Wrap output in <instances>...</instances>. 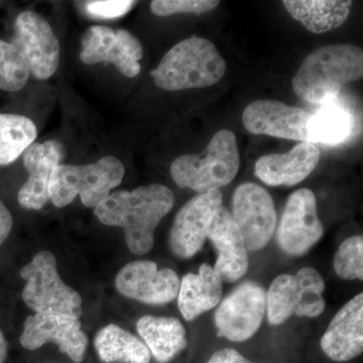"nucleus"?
I'll return each mask as SVG.
<instances>
[{
    "label": "nucleus",
    "mask_w": 363,
    "mask_h": 363,
    "mask_svg": "<svg viewBox=\"0 0 363 363\" xmlns=\"http://www.w3.org/2000/svg\"><path fill=\"white\" fill-rule=\"evenodd\" d=\"M233 217L250 252L267 247L276 231L278 216L271 194L255 183L241 184L233 199Z\"/></svg>",
    "instance_id": "9b49d317"
},
{
    "label": "nucleus",
    "mask_w": 363,
    "mask_h": 363,
    "mask_svg": "<svg viewBox=\"0 0 363 363\" xmlns=\"http://www.w3.org/2000/svg\"><path fill=\"white\" fill-rule=\"evenodd\" d=\"M316 143H298L286 154H272L255 162V176L269 186H295L311 175L320 161Z\"/></svg>",
    "instance_id": "aec40b11"
},
{
    "label": "nucleus",
    "mask_w": 363,
    "mask_h": 363,
    "mask_svg": "<svg viewBox=\"0 0 363 363\" xmlns=\"http://www.w3.org/2000/svg\"><path fill=\"white\" fill-rule=\"evenodd\" d=\"M220 4L214 0H154L150 11L157 16L178 13L202 14L213 11Z\"/></svg>",
    "instance_id": "c85d7f7f"
},
{
    "label": "nucleus",
    "mask_w": 363,
    "mask_h": 363,
    "mask_svg": "<svg viewBox=\"0 0 363 363\" xmlns=\"http://www.w3.org/2000/svg\"><path fill=\"white\" fill-rule=\"evenodd\" d=\"M20 342L26 350H37L47 343L56 344L72 362L81 363L89 339L79 319L64 315L39 314L26 317Z\"/></svg>",
    "instance_id": "ddd939ff"
},
{
    "label": "nucleus",
    "mask_w": 363,
    "mask_h": 363,
    "mask_svg": "<svg viewBox=\"0 0 363 363\" xmlns=\"http://www.w3.org/2000/svg\"><path fill=\"white\" fill-rule=\"evenodd\" d=\"M223 296V281L213 267L202 264L197 274L188 272L180 279L177 298L182 316L187 321L214 309Z\"/></svg>",
    "instance_id": "412c9836"
},
{
    "label": "nucleus",
    "mask_w": 363,
    "mask_h": 363,
    "mask_svg": "<svg viewBox=\"0 0 363 363\" xmlns=\"http://www.w3.org/2000/svg\"><path fill=\"white\" fill-rule=\"evenodd\" d=\"M267 315V291L255 281H245L222 298L214 314L219 337L243 342L252 337Z\"/></svg>",
    "instance_id": "6e6552de"
},
{
    "label": "nucleus",
    "mask_w": 363,
    "mask_h": 363,
    "mask_svg": "<svg viewBox=\"0 0 363 363\" xmlns=\"http://www.w3.org/2000/svg\"><path fill=\"white\" fill-rule=\"evenodd\" d=\"M136 330L159 363L172 362L188 345L185 327L177 318L145 315L138 319Z\"/></svg>",
    "instance_id": "4be33fe9"
},
{
    "label": "nucleus",
    "mask_w": 363,
    "mask_h": 363,
    "mask_svg": "<svg viewBox=\"0 0 363 363\" xmlns=\"http://www.w3.org/2000/svg\"><path fill=\"white\" fill-rule=\"evenodd\" d=\"M334 271L339 278L354 281L363 279V238L353 235L339 245L334 255Z\"/></svg>",
    "instance_id": "cd10ccee"
},
{
    "label": "nucleus",
    "mask_w": 363,
    "mask_h": 363,
    "mask_svg": "<svg viewBox=\"0 0 363 363\" xmlns=\"http://www.w3.org/2000/svg\"><path fill=\"white\" fill-rule=\"evenodd\" d=\"M94 347L104 363H150L149 348L142 339L116 324H109L97 332Z\"/></svg>",
    "instance_id": "b1692460"
},
{
    "label": "nucleus",
    "mask_w": 363,
    "mask_h": 363,
    "mask_svg": "<svg viewBox=\"0 0 363 363\" xmlns=\"http://www.w3.org/2000/svg\"><path fill=\"white\" fill-rule=\"evenodd\" d=\"M30 72L21 52L0 40V90L16 92L28 83Z\"/></svg>",
    "instance_id": "bb28decb"
},
{
    "label": "nucleus",
    "mask_w": 363,
    "mask_h": 363,
    "mask_svg": "<svg viewBox=\"0 0 363 363\" xmlns=\"http://www.w3.org/2000/svg\"><path fill=\"white\" fill-rule=\"evenodd\" d=\"M225 72V61L216 45L204 38L191 37L174 45L150 76L161 89L178 91L210 87Z\"/></svg>",
    "instance_id": "7ed1b4c3"
},
{
    "label": "nucleus",
    "mask_w": 363,
    "mask_h": 363,
    "mask_svg": "<svg viewBox=\"0 0 363 363\" xmlns=\"http://www.w3.org/2000/svg\"><path fill=\"white\" fill-rule=\"evenodd\" d=\"M116 290L124 297L147 305H166L175 300L180 279L171 269H159L152 260H133L116 274Z\"/></svg>",
    "instance_id": "2eb2a0df"
},
{
    "label": "nucleus",
    "mask_w": 363,
    "mask_h": 363,
    "mask_svg": "<svg viewBox=\"0 0 363 363\" xmlns=\"http://www.w3.org/2000/svg\"><path fill=\"white\" fill-rule=\"evenodd\" d=\"M80 60L85 65L112 64L128 78L140 72L143 45L133 33L125 30H112L108 26H90L81 40Z\"/></svg>",
    "instance_id": "1a4fd4ad"
},
{
    "label": "nucleus",
    "mask_w": 363,
    "mask_h": 363,
    "mask_svg": "<svg viewBox=\"0 0 363 363\" xmlns=\"http://www.w3.org/2000/svg\"><path fill=\"white\" fill-rule=\"evenodd\" d=\"M207 240L218 255L213 269L222 281L235 283L247 274L250 266L247 245L227 208L220 206L217 210L208 228Z\"/></svg>",
    "instance_id": "f3484780"
},
{
    "label": "nucleus",
    "mask_w": 363,
    "mask_h": 363,
    "mask_svg": "<svg viewBox=\"0 0 363 363\" xmlns=\"http://www.w3.org/2000/svg\"><path fill=\"white\" fill-rule=\"evenodd\" d=\"M353 121L350 112L328 104L312 114L309 121L311 143L337 145L345 142L352 131Z\"/></svg>",
    "instance_id": "a878e982"
},
{
    "label": "nucleus",
    "mask_w": 363,
    "mask_h": 363,
    "mask_svg": "<svg viewBox=\"0 0 363 363\" xmlns=\"http://www.w3.org/2000/svg\"><path fill=\"white\" fill-rule=\"evenodd\" d=\"M363 76V52L350 44L326 45L303 61L293 79L294 93L303 101L324 104L333 101L344 85Z\"/></svg>",
    "instance_id": "f03ea898"
},
{
    "label": "nucleus",
    "mask_w": 363,
    "mask_h": 363,
    "mask_svg": "<svg viewBox=\"0 0 363 363\" xmlns=\"http://www.w3.org/2000/svg\"><path fill=\"white\" fill-rule=\"evenodd\" d=\"M311 116L300 107L289 106L277 100H257L248 104L243 111L242 123L253 135L311 143Z\"/></svg>",
    "instance_id": "dca6fc26"
},
{
    "label": "nucleus",
    "mask_w": 363,
    "mask_h": 363,
    "mask_svg": "<svg viewBox=\"0 0 363 363\" xmlns=\"http://www.w3.org/2000/svg\"><path fill=\"white\" fill-rule=\"evenodd\" d=\"M284 6L293 18L314 33L334 30L350 16V0H285Z\"/></svg>",
    "instance_id": "5701e85b"
},
{
    "label": "nucleus",
    "mask_w": 363,
    "mask_h": 363,
    "mask_svg": "<svg viewBox=\"0 0 363 363\" xmlns=\"http://www.w3.org/2000/svg\"><path fill=\"white\" fill-rule=\"evenodd\" d=\"M21 277L26 281L21 297L32 311L76 319L82 316V297L60 276L54 252H38L21 269Z\"/></svg>",
    "instance_id": "423d86ee"
},
{
    "label": "nucleus",
    "mask_w": 363,
    "mask_h": 363,
    "mask_svg": "<svg viewBox=\"0 0 363 363\" xmlns=\"http://www.w3.org/2000/svg\"><path fill=\"white\" fill-rule=\"evenodd\" d=\"M222 201L221 191L212 190L196 195L179 210L169 236V248L177 257L191 259L202 250L208 228Z\"/></svg>",
    "instance_id": "4468645a"
},
{
    "label": "nucleus",
    "mask_w": 363,
    "mask_h": 363,
    "mask_svg": "<svg viewBox=\"0 0 363 363\" xmlns=\"http://www.w3.org/2000/svg\"><path fill=\"white\" fill-rule=\"evenodd\" d=\"M63 159V147L57 140L33 143L23 152V166L28 178L18 191V201L28 210H40L49 202L52 172Z\"/></svg>",
    "instance_id": "6ab92c4d"
},
{
    "label": "nucleus",
    "mask_w": 363,
    "mask_h": 363,
    "mask_svg": "<svg viewBox=\"0 0 363 363\" xmlns=\"http://www.w3.org/2000/svg\"><path fill=\"white\" fill-rule=\"evenodd\" d=\"M327 357L347 362L362 354L363 294L348 301L331 320L320 341Z\"/></svg>",
    "instance_id": "a211bd4d"
},
{
    "label": "nucleus",
    "mask_w": 363,
    "mask_h": 363,
    "mask_svg": "<svg viewBox=\"0 0 363 363\" xmlns=\"http://www.w3.org/2000/svg\"><path fill=\"white\" fill-rule=\"evenodd\" d=\"M206 363H257L243 357L233 348H223L214 352Z\"/></svg>",
    "instance_id": "7c9ffc66"
},
{
    "label": "nucleus",
    "mask_w": 363,
    "mask_h": 363,
    "mask_svg": "<svg viewBox=\"0 0 363 363\" xmlns=\"http://www.w3.org/2000/svg\"><path fill=\"white\" fill-rule=\"evenodd\" d=\"M324 234L318 216L317 200L309 189H298L289 197L277 230V242L286 255L302 257Z\"/></svg>",
    "instance_id": "9d476101"
},
{
    "label": "nucleus",
    "mask_w": 363,
    "mask_h": 363,
    "mask_svg": "<svg viewBox=\"0 0 363 363\" xmlns=\"http://www.w3.org/2000/svg\"><path fill=\"white\" fill-rule=\"evenodd\" d=\"M37 135V126L28 117L0 113V166L16 161Z\"/></svg>",
    "instance_id": "393cba45"
},
{
    "label": "nucleus",
    "mask_w": 363,
    "mask_h": 363,
    "mask_svg": "<svg viewBox=\"0 0 363 363\" xmlns=\"http://www.w3.org/2000/svg\"><path fill=\"white\" fill-rule=\"evenodd\" d=\"M325 288L323 277L313 267H303L296 274H279L267 292L269 323L278 326L292 316L319 317L326 308Z\"/></svg>",
    "instance_id": "0eeeda50"
},
{
    "label": "nucleus",
    "mask_w": 363,
    "mask_h": 363,
    "mask_svg": "<svg viewBox=\"0 0 363 363\" xmlns=\"http://www.w3.org/2000/svg\"><path fill=\"white\" fill-rule=\"evenodd\" d=\"M175 204L171 189L162 184L111 193L94 208L98 220L121 227L126 245L133 255H143L154 247L155 231Z\"/></svg>",
    "instance_id": "f257e3e1"
},
{
    "label": "nucleus",
    "mask_w": 363,
    "mask_h": 363,
    "mask_svg": "<svg viewBox=\"0 0 363 363\" xmlns=\"http://www.w3.org/2000/svg\"><path fill=\"white\" fill-rule=\"evenodd\" d=\"M135 1L125 0H111V1H89L85 4L86 13L93 18H121L135 6Z\"/></svg>",
    "instance_id": "c756f323"
},
{
    "label": "nucleus",
    "mask_w": 363,
    "mask_h": 363,
    "mask_svg": "<svg viewBox=\"0 0 363 363\" xmlns=\"http://www.w3.org/2000/svg\"><path fill=\"white\" fill-rule=\"evenodd\" d=\"M7 353H9V342L4 332L0 329V363L6 362Z\"/></svg>",
    "instance_id": "473e14b6"
},
{
    "label": "nucleus",
    "mask_w": 363,
    "mask_h": 363,
    "mask_svg": "<svg viewBox=\"0 0 363 363\" xmlns=\"http://www.w3.org/2000/svg\"><path fill=\"white\" fill-rule=\"evenodd\" d=\"M238 140L230 130H219L202 155H184L171 166V175L180 188H190L198 194L228 185L240 169Z\"/></svg>",
    "instance_id": "20e7f679"
},
{
    "label": "nucleus",
    "mask_w": 363,
    "mask_h": 363,
    "mask_svg": "<svg viewBox=\"0 0 363 363\" xmlns=\"http://www.w3.org/2000/svg\"><path fill=\"white\" fill-rule=\"evenodd\" d=\"M13 218L6 204L0 200V247L7 240L13 229Z\"/></svg>",
    "instance_id": "2f4dec72"
},
{
    "label": "nucleus",
    "mask_w": 363,
    "mask_h": 363,
    "mask_svg": "<svg viewBox=\"0 0 363 363\" xmlns=\"http://www.w3.org/2000/svg\"><path fill=\"white\" fill-rule=\"evenodd\" d=\"M124 174L123 162L112 156L89 164H60L50 181L49 200L56 207H65L80 196L86 207L96 208L121 185Z\"/></svg>",
    "instance_id": "39448f33"
},
{
    "label": "nucleus",
    "mask_w": 363,
    "mask_h": 363,
    "mask_svg": "<svg viewBox=\"0 0 363 363\" xmlns=\"http://www.w3.org/2000/svg\"><path fill=\"white\" fill-rule=\"evenodd\" d=\"M13 45L25 58L30 74L47 80L60 63V43L52 26L40 14L23 11L14 23Z\"/></svg>",
    "instance_id": "f8f14e48"
}]
</instances>
